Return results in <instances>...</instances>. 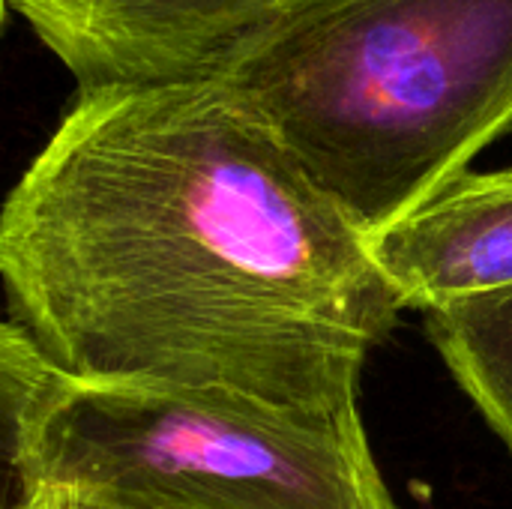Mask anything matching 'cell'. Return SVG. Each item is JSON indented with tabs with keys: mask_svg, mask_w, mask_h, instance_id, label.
Returning <instances> with one entry per match:
<instances>
[{
	"mask_svg": "<svg viewBox=\"0 0 512 509\" xmlns=\"http://www.w3.org/2000/svg\"><path fill=\"white\" fill-rule=\"evenodd\" d=\"M9 321L69 381L360 405L399 303L222 81L78 93L0 210Z\"/></svg>",
	"mask_w": 512,
	"mask_h": 509,
	"instance_id": "cell-1",
	"label": "cell"
},
{
	"mask_svg": "<svg viewBox=\"0 0 512 509\" xmlns=\"http://www.w3.org/2000/svg\"><path fill=\"white\" fill-rule=\"evenodd\" d=\"M210 78L369 237L512 132V0H288Z\"/></svg>",
	"mask_w": 512,
	"mask_h": 509,
	"instance_id": "cell-2",
	"label": "cell"
},
{
	"mask_svg": "<svg viewBox=\"0 0 512 509\" xmlns=\"http://www.w3.org/2000/svg\"><path fill=\"white\" fill-rule=\"evenodd\" d=\"M39 474L45 501L84 509H396L360 405L63 378Z\"/></svg>",
	"mask_w": 512,
	"mask_h": 509,
	"instance_id": "cell-3",
	"label": "cell"
},
{
	"mask_svg": "<svg viewBox=\"0 0 512 509\" xmlns=\"http://www.w3.org/2000/svg\"><path fill=\"white\" fill-rule=\"evenodd\" d=\"M288 0H6L78 93L210 78Z\"/></svg>",
	"mask_w": 512,
	"mask_h": 509,
	"instance_id": "cell-4",
	"label": "cell"
},
{
	"mask_svg": "<svg viewBox=\"0 0 512 509\" xmlns=\"http://www.w3.org/2000/svg\"><path fill=\"white\" fill-rule=\"evenodd\" d=\"M366 240L399 309L429 315L510 291L512 168L465 171Z\"/></svg>",
	"mask_w": 512,
	"mask_h": 509,
	"instance_id": "cell-5",
	"label": "cell"
},
{
	"mask_svg": "<svg viewBox=\"0 0 512 509\" xmlns=\"http://www.w3.org/2000/svg\"><path fill=\"white\" fill-rule=\"evenodd\" d=\"M426 330L456 384L512 450V288L429 312Z\"/></svg>",
	"mask_w": 512,
	"mask_h": 509,
	"instance_id": "cell-6",
	"label": "cell"
},
{
	"mask_svg": "<svg viewBox=\"0 0 512 509\" xmlns=\"http://www.w3.org/2000/svg\"><path fill=\"white\" fill-rule=\"evenodd\" d=\"M63 375L0 318V509H45L39 429Z\"/></svg>",
	"mask_w": 512,
	"mask_h": 509,
	"instance_id": "cell-7",
	"label": "cell"
},
{
	"mask_svg": "<svg viewBox=\"0 0 512 509\" xmlns=\"http://www.w3.org/2000/svg\"><path fill=\"white\" fill-rule=\"evenodd\" d=\"M45 509H84V507H75V504H66V501H45Z\"/></svg>",
	"mask_w": 512,
	"mask_h": 509,
	"instance_id": "cell-8",
	"label": "cell"
},
{
	"mask_svg": "<svg viewBox=\"0 0 512 509\" xmlns=\"http://www.w3.org/2000/svg\"><path fill=\"white\" fill-rule=\"evenodd\" d=\"M3 9H6V0H0V21H3Z\"/></svg>",
	"mask_w": 512,
	"mask_h": 509,
	"instance_id": "cell-9",
	"label": "cell"
}]
</instances>
